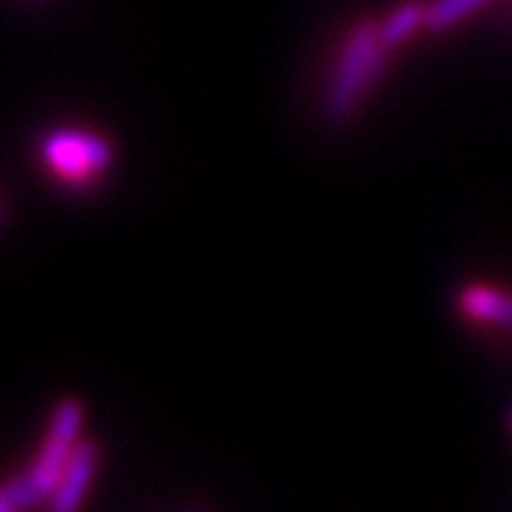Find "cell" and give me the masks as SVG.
Listing matches in <instances>:
<instances>
[{"label": "cell", "mask_w": 512, "mask_h": 512, "mask_svg": "<svg viewBox=\"0 0 512 512\" xmlns=\"http://www.w3.org/2000/svg\"><path fill=\"white\" fill-rule=\"evenodd\" d=\"M387 63L390 49L379 35V23H356L339 46L325 89V111L336 126H345L359 111L362 100L387 72Z\"/></svg>", "instance_id": "cell-1"}, {"label": "cell", "mask_w": 512, "mask_h": 512, "mask_svg": "<svg viewBox=\"0 0 512 512\" xmlns=\"http://www.w3.org/2000/svg\"><path fill=\"white\" fill-rule=\"evenodd\" d=\"M427 6L430 3H419V0H410L396 6L390 15H384L379 20V35H382L384 46L393 52L404 46L413 35H419L421 29H427Z\"/></svg>", "instance_id": "cell-6"}, {"label": "cell", "mask_w": 512, "mask_h": 512, "mask_svg": "<svg viewBox=\"0 0 512 512\" xmlns=\"http://www.w3.org/2000/svg\"><path fill=\"white\" fill-rule=\"evenodd\" d=\"M83 419H86L83 404L74 402V399H66V402H60L55 407V413L49 419L46 439L40 444L32 467L26 470V478H29L37 498H49L55 493L57 481L63 478L69 461H72V453L80 444Z\"/></svg>", "instance_id": "cell-3"}, {"label": "cell", "mask_w": 512, "mask_h": 512, "mask_svg": "<svg viewBox=\"0 0 512 512\" xmlns=\"http://www.w3.org/2000/svg\"><path fill=\"white\" fill-rule=\"evenodd\" d=\"M40 160L57 183L69 188H89L114 165V146L100 131L63 126L43 137Z\"/></svg>", "instance_id": "cell-2"}, {"label": "cell", "mask_w": 512, "mask_h": 512, "mask_svg": "<svg viewBox=\"0 0 512 512\" xmlns=\"http://www.w3.org/2000/svg\"><path fill=\"white\" fill-rule=\"evenodd\" d=\"M493 0H430L427 6V29L430 32H450L461 26L476 12L487 9Z\"/></svg>", "instance_id": "cell-7"}, {"label": "cell", "mask_w": 512, "mask_h": 512, "mask_svg": "<svg viewBox=\"0 0 512 512\" xmlns=\"http://www.w3.org/2000/svg\"><path fill=\"white\" fill-rule=\"evenodd\" d=\"M456 308L473 325L512 333V291L507 288L470 282L458 291Z\"/></svg>", "instance_id": "cell-4"}, {"label": "cell", "mask_w": 512, "mask_h": 512, "mask_svg": "<svg viewBox=\"0 0 512 512\" xmlns=\"http://www.w3.org/2000/svg\"><path fill=\"white\" fill-rule=\"evenodd\" d=\"M94 473H97V447L89 441H80L66 473L57 481L55 493L49 495V512H80V507L86 504Z\"/></svg>", "instance_id": "cell-5"}, {"label": "cell", "mask_w": 512, "mask_h": 512, "mask_svg": "<svg viewBox=\"0 0 512 512\" xmlns=\"http://www.w3.org/2000/svg\"><path fill=\"white\" fill-rule=\"evenodd\" d=\"M35 501H40V498L32 490L29 478L18 476L12 478V481H6L3 495H0V512H26Z\"/></svg>", "instance_id": "cell-8"}]
</instances>
